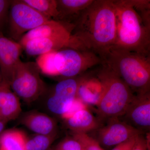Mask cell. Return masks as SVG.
I'll list each match as a JSON object with an SVG mask.
<instances>
[{
    "mask_svg": "<svg viewBox=\"0 0 150 150\" xmlns=\"http://www.w3.org/2000/svg\"><path fill=\"white\" fill-rule=\"evenodd\" d=\"M116 35L113 0H93L74 24L69 48L93 52L104 62Z\"/></svg>",
    "mask_w": 150,
    "mask_h": 150,
    "instance_id": "obj_1",
    "label": "cell"
},
{
    "mask_svg": "<svg viewBox=\"0 0 150 150\" xmlns=\"http://www.w3.org/2000/svg\"><path fill=\"white\" fill-rule=\"evenodd\" d=\"M116 35L112 47L150 56V30L143 24L132 0H113Z\"/></svg>",
    "mask_w": 150,
    "mask_h": 150,
    "instance_id": "obj_2",
    "label": "cell"
},
{
    "mask_svg": "<svg viewBox=\"0 0 150 150\" xmlns=\"http://www.w3.org/2000/svg\"><path fill=\"white\" fill-rule=\"evenodd\" d=\"M35 62L40 72L64 79L76 77L88 69L103 64L102 59L93 52L70 48L38 56Z\"/></svg>",
    "mask_w": 150,
    "mask_h": 150,
    "instance_id": "obj_3",
    "label": "cell"
},
{
    "mask_svg": "<svg viewBox=\"0 0 150 150\" xmlns=\"http://www.w3.org/2000/svg\"><path fill=\"white\" fill-rule=\"evenodd\" d=\"M103 64L116 73L136 95L150 92V56L112 48Z\"/></svg>",
    "mask_w": 150,
    "mask_h": 150,
    "instance_id": "obj_4",
    "label": "cell"
},
{
    "mask_svg": "<svg viewBox=\"0 0 150 150\" xmlns=\"http://www.w3.org/2000/svg\"><path fill=\"white\" fill-rule=\"evenodd\" d=\"M98 70L103 90L97 112L100 120L117 119L123 116L135 95L116 73L103 64Z\"/></svg>",
    "mask_w": 150,
    "mask_h": 150,
    "instance_id": "obj_5",
    "label": "cell"
},
{
    "mask_svg": "<svg viewBox=\"0 0 150 150\" xmlns=\"http://www.w3.org/2000/svg\"><path fill=\"white\" fill-rule=\"evenodd\" d=\"M35 62L20 60L15 68L10 81L11 89L25 102L36 101L47 91L46 84L40 76Z\"/></svg>",
    "mask_w": 150,
    "mask_h": 150,
    "instance_id": "obj_6",
    "label": "cell"
},
{
    "mask_svg": "<svg viewBox=\"0 0 150 150\" xmlns=\"http://www.w3.org/2000/svg\"><path fill=\"white\" fill-rule=\"evenodd\" d=\"M49 20L23 0H11L6 25L9 38L18 42L25 33Z\"/></svg>",
    "mask_w": 150,
    "mask_h": 150,
    "instance_id": "obj_7",
    "label": "cell"
},
{
    "mask_svg": "<svg viewBox=\"0 0 150 150\" xmlns=\"http://www.w3.org/2000/svg\"><path fill=\"white\" fill-rule=\"evenodd\" d=\"M79 78L63 79L51 89L46 106L53 114L63 117L68 112L76 98Z\"/></svg>",
    "mask_w": 150,
    "mask_h": 150,
    "instance_id": "obj_8",
    "label": "cell"
},
{
    "mask_svg": "<svg viewBox=\"0 0 150 150\" xmlns=\"http://www.w3.org/2000/svg\"><path fill=\"white\" fill-rule=\"evenodd\" d=\"M118 119L110 120L107 126L100 131L97 141L99 144L107 147L116 146L143 134L142 131Z\"/></svg>",
    "mask_w": 150,
    "mask_h": 150,
    "instance_id": "obj_9",
    "label": "cell"
},
{
    "mask_svg": "<svg viewBox=\"0 0 150 150\" xmlns=\"http://www.w3.org/2000/svg\"><path fill=\"white\" fill-rule=\"evenodd\" d=\"M123 116L127 123L144 133L150 127V93L135 95Z\"/></svg>",
    "mask_w": 150,
    "mask_h": 150,
    "instance_id": "obj_10",
    "label": "cell"
},
{
    "mask_svg": "<svg viewBox=\"0 0 150 150\" xmlns=\"http://www.w3.org/2000/svg\"><path fill=\"white\" fill-rule=\"evenodd\" d=\"M22 49L18 42L0 33V71L4 81L10 83L14 70L21 59Z\"/></svg>",
    "mask_w": 150,
    "mask_h": 150,
    "instance_id": "obj_11",
    "label": "cell"
},
{
    "mask_svg": "<svg viewBox=\"0 0 150 150\" xmlns=\"http://www.w3.org/2000/svg\"><path fill=\"white\" fill-rule=\"evenodd\" d=\"M103 86L98 71L79 77L76 98L90 105H97L103 93Z\"/></svg>",
    "mask_w": 150,
    "mask_h": 150,
    "instance_id": "obj_12",
    "label": "cell"
},
{
    "mask_svg": "<svg viewBox=\"0 0 150 150\" xmlns=\"http://www.w3.org/2000/svg\"><path fill=\"white\" fill-rule=\"evenodd\" d=\"M71 37V35L35 38L28 41L22 48L27 55L38 57L52 51L69 48Z\"/></svg>",
    "mask_w": 150,
    "mask_h": 150,
    "instance_id": "obj_13",
    "label": "cell"
},
{
    "mask_svg": "<svg viewBox=\"0 0 150 150\" xmlns=\"http://www.w3.org/2000/svg\"><path fill=\"white\" fill-rule=\"evenodd\" d=\"M74 26L53 19L49 20L35 29L28 31L19 40L22 47L28 41L35 38L70 36Z\"/></svg>",
    "mask_w": 150,
    "mask_h": 150,
    "instance_id": "obj_14",
    "label": "cell"
},
{
    "mask_svg": "<svg viewBox=\"0 0 150 150\" xmlns=\"http://www.w3.org/2000/svg\"><path fill=\"white\" fill-rule=\"evenodd\" d=\"M19 99L10 85L3 81L0 84V121L7 123L18 118L21 112Z\"/></svg>",
    "mask_w": 150,
    "mask_h": 150,
    "instance_id": "obj_15",
    "label": "cell"
},
{
    "mask_svg": "<svg viewBox=\"0 0 150 150\" xmlns=\"http://www.w3.org/2000/svg\"><path fill=\"white\" fill-rule=\"evenodd\" d=\"M20 122L36 134L56 135L57 125L55 120L49 115L35 110L24 113Z\"/></svg>",
    "mask_w": 150,
    "mask_h": 150,
    "instance_id": "obj_16",
    "label": "cell"
},
{
    "mask_svg": "<svg viewBox=\"0 0 150 150\" xmlns=\"http://www.w3.org/2000/svg\"><path fill=\"white\" fill-rule=\"evenodd\" d=\"M93 0H56L58 16L56 21L74 25L82 13Z\"/></svg>",
    "mask_w": 150,
    "mask_h": 150,
    "instance_id": "obj_17",
    "label": "cell"
},
{
    "mask_svg": "<svg viewBox=\"0 0 150 150\" xmlns=\"http://www.w3.org/2000/svg\"><path fill=\"white\" fill-rule=\"evenodd\" d=\"M65 120L68 128L73 133H86L96 129L99 125L91 112L85 108L78 110Z\"/></svg>",
    "mask_w": 150,
    "mask_h": 150,
    "instance_id": "obj_18",
    "label": "cell"
},
{
    "mask_svg": "<svg viewBox=\"0 0 150 150\" xmlns=\"http://www.w3.org/2000/svg\"><path fill=\"white\" fill-rule=\"evenodd\" d=\"M26 137L18 129L4 131L0 135V150H26Z\"/></svg>",
    "mask_w": 150,
    "mask_h": 150,
    "instance_id": "obj_19",
    "label": "cell"
},
{
    "mask_svg": "<svg viewBox=\"0 0 150 150\" xmlns=\"http://www.w3.org/2000/svg\"><path fill=\"white\" fill-rule=\"evenodd\" d=\"M30 7L50 19L58 16L56 0H23Z\"/></svg>",
    "mask_w": 150,
    "mask_h": 150,
    "instance_id": "obj_20",
    "label": "cell"
},
{
    "mask_svg": "<svg viewBox=\"0 0 150 150\" xmlns=\"http://www.w3.org/2000/svg\"><path fill=\"white\" fill-rule=\"evenodd\" d=\"M56 135L35 134L30 137H27L25 149L26 150H48L51 148Z\"/></svg>",
    "mask_w": 150,
    "mask_h": 150,
    "instance_id": "obj_21",
    "label": "cell"
},
{
    "mask_svg": "<svg viewBox=\"0 0 150 150\" xmlns=\"http://www.w3.org/2000/svg\"><path fill=\"white\" fill-rule=\"evenodd\" d=\"M133 7L139 16L145 27L150 30V1L132 0Z\"/></svg>",
    "mask_w": 150,
    "mask_h": 150,
    "instance_id": "obj_22",
    "label": "cell"
},
{
    "mask_svg": "<svg viewBox=\"0 0 150 150\" xmlns=\"http://www.w3.org/2000/svg\"><path fill=\"white\" fill-rule=\"evenodd\" d=\"M73 138L79 141L84 150H103L97 140L86 133H73Z\"/></svg>",
    "mask_w": 150,
    "mask_h": 150,
    "instance_id": "obj_23",
    "label": "cell"
},
{
    "mask_svg": "<svg viewBox=\"0 0 150 150\" xmlns=\"http://www.w3.org/2000/svg\"><path fill=\"white\" fill-rule=\"evenodd\" d=\"M10 0H0V33H3L6 26Z\"/></svg>",
    "mask_w": 150,
    "mask_h": 150,
    "instance_id": "obj_24",
    "label": "cell"
},
{
    "mask_svg": "<svg viewBox=\"0 0 150 150\" xmlns=\"http://www.w3.org/2000/svg\"><path fill=\"white\" fill-rule=\"evenodd\" d=\"M56 150H84L80 143L74 138L66 139L61 142Z\"/></svg>",
    "mask_w": 150,
    "mask_h": 150,
    "instance_id": "obj_25",
    "label": "cell"
},
{
    "mask_svg": "<svg viewBox=\"0 0 150 150\" xmlns=\"http://www.w3.org/2000/svg\"><path fill=\"white\" fill-rule=\"evenodd\" d=\"M132 150H150L148 139L143 134H140L137 137Z\"/></svg>",
    "mask_w": 150,
    "mask_h": 150,
    "instance_id": "obj_26",
    "label": "cell"
},
{
    "mask_svg": "<svg viewBox=\"0 0 150 150\" xmlns=\"http://www.w3.org/2000/svg\"><path fill=\"white\" fill-rule=\"evenodd\" d=\"M138 136L115 146V147L111 150H132Z\"/></svg>",
    "mask_w": 150,
    "mask_h": 150,
    "instance_id": "obj_27",
    "label": "cell"
},
{
    "mask_svg": "<svg viewBox=\"0 0 150 150\" xmlns=\"http://www.w3.org/2000/svg\"><path fill=\"white\" fill-rule=\"evenodd\" d=\"M6 123H5V122H2V121H0V135L3 133V131H4Z\"/></svg>",
    "mask_w": 150,
    "mask_h": 150,
    "instance_id": "obj_28",
    "label": "cell"
},
{
    "mask_svg": "<svg viewBox=\"0 0 150 150\" xmlns=\"http://www.w3.org/2000/svg\"><path fill=\"white\" fill-rule=\"evenodd\" d=\"M3 81L2 76L1 73V71H0V84Z\"/></svg>",
    "mask_w": 150,
    "mask_h": 150,
    "instance_id": "obj_29",
    "label": "cell"
},
{
    "mask_svg": "<svg viewBox=\"0 0 150 150\" xmlns=\"http://www.w3.org/2000/svg\"><path fill=\"white\" fill-rule=\"evenodd\" d=\"M54 150V149H51V148H50V149H49V150Z\"/></svg>",
    "mask_w": 150,
    "mask_h": 150,
    "instance_id": "obj_30",
    "label": "cell"
}]
</instances>
